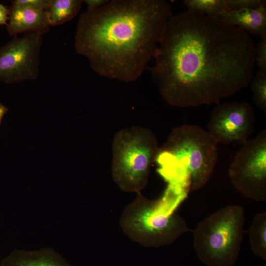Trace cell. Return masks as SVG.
<instances>
[{
	"instance_id": "obj_1",
	"label": "cell",
	"mask_w": 266,
	"mask_h": 266,
	"mask_svg": "<svg viewBox=\"0 0 266 266\" xmlns=\"http://www.w3.org/2000/svg\"><path fill=\"white\" fill-rule=\"evenodd\" d=\"M255 49L240 28L187 10L167 21L149 69L169 105H217L251 81Z\"/></svg>"
},
{
	"instance_id": "obj_2",
	"label": "cell",
	"mask_w": 266,
	"mask_h": 266,
	"mask_svg": "<svg viewBox=\"0 0 266 266\" xmlns=\"http://www.w3.org/2000/svg\"><path fill=\"white\" fill-rule=\"evenodd\" d=\"M172 15L164 0H112L79 18L76 52L100 75L126 83L135 81L153 58Z\"/></svg>"
},
{
	"instance_id": "obj_3",
	"label": "cell",
	"mask_w": 266,
	"mask_h": 266,
	"mask_svg": "<svg viewBox=\"0 0 266 266\" xmlns=\"http://www.w3.org/2000/svg\"><path fill=\"white\" fill-rule=\"evenodd\" d=\"M218 157V143L207 131L184 124L172 130L155 161L168 186L193 192L209 181Z\"/></svg>"
},
{
	"instance_id": "obj_4",
	"label": "cell",
	"mask_w": 266,
	"mask_h": 266,
	"mask_svg": "<svg viewBox=\"0 0 266 266\" xmlns=\"http://www.w3.org/2000/svg\"><path fill=\"white\" fill-rule=\"evenodd\" d=\"M167 188L157 200H148L140 193L124 209L120 220L125 233L133 240L146 247L172 244L189 231L185 221L173 210L182 198Z\"/></svg>"
},
{
	"instance_id": "obj_5",
	"label": "cell",
	"mask_w": 266,
	"mask_h": 266,
	"mask_svg": "<svg viewBox=\"0 0 266 266\" xmlns=\"http://www.w3.org/2000/svg\"><path fill=\"white\" fill-rule=\"evenodd\" d=\"M245 212L238 205L220 208L200 221L193 231L194 247L207 266H232L243 237Z\"/></svg>"
},
{
	"instance_id": "obj_6",
	"label": "cell",
	"mask_w": 266,
	"mask_h": 266,
	"mask_svg": "<svg viewBox=\"0 0 266 266\" xmlns=\"http://www.w3.org/2000/svg\"><path fill=\"white\" fill-rule=\"evenodd\" d=\"M159 148L156 136L148 129L133 126L116 133L111 171L121 190L140 193L145 188Z\"/></svg>"
},
{
	"instance_id": "obj_7",
	"label": "cell",
	"mask_w": 266,
	"mask_h": 266,
	"mask_svg": "<svg viewBox=\"0 0 266 266\" xmlns=\"http://www.w3.org/2000/svg\"><path fill=\"white\" fill-rule=\"evenodd\" d=\"M228 175L244 198L266 200V130L242 144L231 163Z\"/></svg>"
},
{
	"instance_id": "obj_8",
	"label": "cell",
	"mask_w": 266,
	"mask_h": 266,
	"mask_svg": "<svg viewBox=\"0 0 266 266\" xmlns=\"http://www.w3.org/2000/svg\"><path fill=\"white\" fill-rule=\"evenodd\" d=\"M42 43L41 34L30 32L0 47V81L13 83L36 78Z\"/></svg>"
},
{
	"instance_id": "obj_9",
	"label": "cell",
	"mask_w": 266,
	"mask_h": 266,
	"mask_svg": "<svg viewBox=\"0 0 266 266\" xmlns=\"http://www.w3.org/2000/svg\"><path fill=\"white\" fill-rule=\"evenodd\" d=\"M255 120L253 107L247 102L219 103L211 112L207 132L218 144H242L253 133Z\"/></svg>"
},
{
	"instance_id": "obj_10",
	"label": "cell",
	"mask_w": 266,
	"mask_h": 266,
	"mask_svg": "<svg viewBox=\"0 0 266 266\" xmlns=\"http://www.w3.org/2000/svg\"><path fill=\"white\" fill-rule=\"evenodd\" d=\"M7 31L11 36L33 32L43 34L49 31L47 11H40L24 6L12 5L10 8Z\"/></svg>"
},
{
	"instance_id": "obj_11",
	"label": "cell",
	"mask_w": 266,
	"mask_h": 266,
	"mask_svg": "<svg viewBox=\"0 0 266 266\" xmlns=\"http://www.w3.org/2000/svg\"><path fill=\"white\" fill-rule=\"evenodd\" d=\"M215 18L238 27L249 34L261 38L266 36V5L257 8L225 11Z\"/></svg>"
},
{
	"instance_id": "obj_12",
	"label": "cell",
	"mask_w": 266,
	"mask_h": 266,
	"mask_svg": "<svg viewBox=\"0 0 266 266\" xmlns=\"http://www.w3.org/2000/svg\"><path fill=\"white\" fill-rule=\"evenodd\" d=\"M0 266H72L49 248L33 251L16 250L3 259Z\"/></svg>"
},
{
	"instance_id": "obj_13",
	"label": "cell",
	"mask_w": 266,
	"mask_h": 266,
	"mask_svg": "<svg viewBox=\"0 0 266 266\" xmlns=\"http://www.w3.org/2000/svg\"><path fill=\"white\" fill-rule=\"evenodd\" d=\"M82 2L81 0H52L47 11L50 26H59L71 20L79 12Z\"/></svg>"
},
{
	"instance_id": "obj_14",
	"label": "cell",
	"mask_w": 266,
	"mask_h": 266,
	"mask_svg": "<svg viewBox=\"0 0 266 266\" xmlns=\"http://www.w3.org/2000/svg\"><path fill=\"white\" fill-rule=\"evenodd\" d=\"M249 241L254 254L266 260V212L257 214L249 230Z\"/></svg>"
},
{
	"instance_id": "obj_15",
	"label": "cell",
	"mask_w": 266,
	"mask_h": 266,
	"mask_svg": "<svg viewBox=\"0 0 266 266\" xmlns=\"http://www.w3.org/2000/svg\"><path fill=\"white\" fill-rule=\"evenodd\" d=\"M183 2L188 10L213 17L227 11L226 0H185Z\"/></svg>"
},
{
	"instance_id": "obj_16",
	"label": "cell",
	"mask_w": 266,
	"mask_h": 266,
	"mask_svg": "<svg viewBox=\"0 0 266 266\" xmlns=\"http://www.w3.org/2000/svg\"><path fill=\"white\" fill-rule=\"evenodd\" d=\"M256 105L266 112V71L259 70L250 81Z\"/></svg>"
},
{
	"instance_id": "obj_17",
	"label": "cell",
	"mask_w": 266,
	"mask_h": 266,
	"mask_svg": "<svg viewBox=\"0 0 266 266\" xmlns=\"http://www.w3.org/2000/svg\"><path fill=\"white\" fill-rule=\"evenodd\" d=\"M227 11L257 8L266 5L265 0H226Z\"/></svg>"
},
{
	"instance_id": "obj_18",
	"label": "cell",
	"mask_w": 266,
	"mask_h": 266,
	"mask_svg": "<svg viewBox=\"0 0 266 266\" xmlns=\"http://www.w3.org/2000/svg\"><path fill=\"white\" fill-rule=\"evenodd\" d=\"M52 0H15L12 5L24 6L40 11H48Z\"/></svg>"
},
{
	"instance_id": "obj_19",
	"label": "cell",
	"mask_w": 266,
	"mask_h": 266,
	"mask_svg": "<svg viewBox=\"0 0 266 266\" xmlns=\"http://www.w3.org/2000/svg\"><path fill=\"white\" fill-rule=\"evenodd\" d=\"M255 63L259 70L266 71V36L261 38L255 49Z\"/></svg>"
},
{
	"instance_id": "obj_20",
	"label": "cell",
	"mask_w": 266,
	"mask_h": 266,
	"mask_svg": "<svg viewBox=\"0 0 266 266\" xmlns=\"http://www.w3.org/2000/svg\"><path fill=\"white\" fill-rule=\"evenodd\" d=\"M9 14L10 9H8L6 6L0 3V25H7Z\"/></svg>"
},
{
	"instance_id": "obj_21",
	"label": "cell",
	"mask_w": 266,
	"mask_h": 266,
	"mask_svg": "<svg viewBox=\"0 0 266 266\" xmlns=\"http://www.w3.org/2000/svg\"><path fill=\"white\" fill-rule=\"evenodd\" d=\"M109 0H84L85 2L87 4L88 8L87 9H95L100 8L105 4H106Z\"/></svg>"
},
{
	"instance_id": "obj_22",
	"label": "cell",
	"mask_w": 266,
	"mask_h": 266,
	"mask_svg": "<svg viewBox=\"0 0 266 266\" xmlns=\"http://www.w3.org/2000/svg\"><path fill=\"white\" fill-rule=\"evenodd\" d=\"M8 110V109L2 104L0 103V124L1 120Z\"/></svg>"
}]
</instances>
